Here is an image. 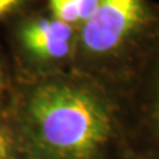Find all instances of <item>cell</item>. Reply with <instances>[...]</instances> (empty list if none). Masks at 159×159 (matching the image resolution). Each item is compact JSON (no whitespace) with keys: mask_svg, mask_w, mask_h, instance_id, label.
Here are the masks:
<instances>
[{"mask_svg":"<svg viewBox=\"0 0 159 159\" xmlns=\"http://www.w3.org/2000/svg\"><path fill=\"white\" fill-rule=\"evenodd\" d=\"M27 121L33 138L60 159H94L118 135V110L90 89L48 82L32 92Z\"/></svg>","mask_w":159,"mask_h":159,"instance_id":"6da1fadb","label":"cell"},{"mask_svg":"<svg viewBox=\"0 0 159 159\" xmlns=\"http://www.w3.org/2000/svg\"><path fill=\"white\" fill-rule=\"evenodd\" d=\"M76 45L111 65H143L159 45V6L154 0H98L77 29Z\"/></svg>","mask_w":159,"mask_h":159,"instance_id":"7a4b0ae2","label":"cell"},{"mask_svg":"<svg viewBox=\"0 0 159 159\" xmlns=\"http://www.w3.org/2000/svg\"><path fill=\"white\" fill-rule=\"evenodd\" d=\"M17 40L32 57L41 61H60L72 53L77 43V29L52 15H39L20 24Z\"/></svg>","mask_w":159,"mask_h":159,"instance_id":"3957f363","label":"cell"},{"mask_svg":"<svg viewBox=\"0 0 159 159\" xmlns=\"http://www.w3.org/2000/svg\"><path fill=\"white\" fill-rule=\"evenodd\" d=\"M146 65L148 72L139 105V127L150 143V150L159 152V45Z\"/></svg>","mask_w":159,"mask_h":159,"instance_id":"277c9868","label":"cell"},{"mask_svg":"<svg viewBox=\"0 0 159 159\" xmlns=\"http://www.w3.org/2000/svg\"><path fill=\"white\" fill-rule=\"evenodd\" d=\"M98 0H48L51 15L78 29L94 13Z\"/></svg>","mask_w":159,"mask_h":159,"instance_id":"5b68a950","label":"cell"},{"mask_svg":"<svg viewBox=\"0 0 159 159\" xmlns=\"http://www.w3.org/2000/svg\"><path fill=\"white\" fill-rule=\"evenodd\" d=\"M27 0H0V20L19 11Z\"/></svg>","mask_w":159,"mask_h":159,"instance_id":"8992f818","label":"cell"},{"mask_svg":"<svg viewBox=\"0 0 159 159\" xmlns=\"http://www.w3.org/2000/svg\"><path fill=\"white\" fill-rule=\"evenodd\" d=\"M126 159H159V152L147 148V150L134 152V154H131V155L126 157Z\"/></svg>","mask_w":159,"mask_h":159,"instance_id":"52a82bcc","label":"cell"},{"mask_svg":"<svg viewBox=\"0 0 159 159\" xmlns=\"http://www.w3.org/2000/svg\"><path fill=\"white\" fill-rule=\"evenodd\" d=\"M9 151V142L6 134L0 131V159H7Z\"/></svg>","mask_w":159,"mask_h":159,"instance_id":"ba28073f","label":"cell"},{"mask_svg":"<svg viewBox=\"0 0 159 159\" xmlns=\"http://www.w3.org/2000/svg\"><path fill=\"white\" fill-rule=\"evenodd\" d=\"M0 89H2V73H0Z\"/></svg>","mask_w":159,"mask_h":159,"instance_id":"9c48e42d","label":"cell"}]
</instances>
